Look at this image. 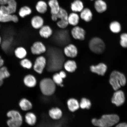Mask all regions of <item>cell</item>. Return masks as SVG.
Returning a JSON list of instances; mask_svg holds the SVG:
<instances>
[{"instance_id": "6da1fadb", "label": "cell", "mask_w": 127, "mask_h": 127, "mask_svg": "<svg viewBox=\"0 0 127 127\" xmlns=\"http://www.w3.org/2000/svg\"><path fill=\"white\" fill-rule=\"evenodd\" d=\"M120 117L115 114L105 115L102 116L100 119H93L92 123L96 126L99 127H110L118 123Z\"/></svg>"}, {"instance_id": "7a4b0ae2", "label": "cell", "mask_w": 127, "mask_h": 127, "mask_svg": "<svg viewBox=\"0 0 127 127\" xmlns=\"http://www.w3.org/2000/svg\"><path fill=\"white\" fill-rule=\"evenodd\" d=\"M109 82L114 90L117 91L122 86L126 85V79L123 73L115 70L111 73Z\"/></svg>"}, {"instance_id": "3957f363", "label": "cell", "mask_w": 127, "mask_h": 127, "mask_svg": "<svg viewBox=\"0 0 127 127\" xmlns=\"http://www.w3.org/2000/svg\"><path fill=\"white\" fill-rule=\"evenodd\" d=\"M56 84L52 79L45 78L42 79L39 83V87L42 94L45 96H50L55 93Z\"/></svg>"}, {"instance_id": "277c9868", "label": "cell", "mask_w": 127, "mask_h": 127, "mask_svg": "<svg viewBox=\"0 0 127 127\" xmlns=\"http://www.w3.org/2000/svg\"><path fill=\"white\" fill-rule=\"evenodd\" d=\"M0 10L4 13L13 14L16 11L17 4L15 0H0Z\"/></svg>"}, {"instance_id": "5b68a950", "label": "cell", "mask_w": 127, "mask_h": 127, "mask_svg": "<svg viewBox=\"0 0 127 127\" xmlns=\"http://www.w3.org/2000/svg\"><path fill=\"white\" fill-rule=\"evenodd\" d=\"M8 117L10 118L7 122L9 127H20L23 123L22 116L18 111L12 110L7 113Z\"/></svg>"}, {"instance_id": "8992f818", "label": "cell", "mask_w": 127, "mask_h": 127, "mask_svg": "<svg viewBox=\"0 0 127 127\" xmlns=\"http://www.w3.org/2000/svg\"><path fill=\"white\" fill-rule=\"evenodd\" d=\"M89 47L92 51L97 54L103 53L105 48V44L103 41L97 37L93 38L90 40Z\"/></svg>"}, {"instance_id": "52a82bcc", "label": "cell", "mask_w": 127, "mask_h": 127, "mask_svg": "<svg viewBox=\"0 0 127 127\" xmlns=\"http://www.w3.org/2000/svg\"><path fill=\"white\" fill-rule=\"evenodd\" d=\"M68 15L67 11L61 7L57 14L58 20L57 22V25L59 28L64 29L67 28L69 25L68 21Z\"/></svg>"}, {"instance_id": "ba28073f", "label": "cell", "mask_w": 127, "mask_h": 127, "mask_svg": "<svg viewBox=\"0 0 127 127\" xmlns=\"http://www.w3.org/2000/svg\"><path fill=\"white\" fill-rule=\"evenodd\" d=\"M47 64L46 59L43 56L39 55L36 59L32 68L36 72L41 74L43 72Z\"/></svg>"}, {"instance_id": "9c48e42d", "label": "cell", "mask_w": 127, "mask_h": 127, "mask_svg": "<svg viewBox=\"0 0 127 127\" xmlns=\"http://www.w3.org/2000/svg\"><path fill=\"white\" fill-rule=\"evenodd\" d=\"M31 50L33 55L39 56L46 52L47 48L43 43L37 41L34 42L31 46Z\"/></svg>"}, {"instance_id": "30bf717a", "label": "cell", "mask_w": 127, "mask_h": 127, "mask_svg": "<svg viewBox=\"0 0 127 127\" xmlns=\"http://www.w3.org/2000/svg\"><path fill=\"white\" fill-rule=\"evenodd\" d=\"M63 52L66 57L70 58H75L78 54L77 47L72 44H70L66 45L64 48Z\"/></svg>"}, {"instance_id": "8fae6325", "label": "cell", "mask_w": 127, "mask_h": 127, "mask_svg": "<svg viewBox=\"0 0 127 127\" xmlns=\"http://www.w3.org/2000/svg\"><path fill=\"white\" fill-rule=\"evenodd\" d=\"M71 34L74 39L83 40L85 38L86 32L83 29L80 27L76 26L71 30Z\"/></svg>"}, {"instance_id": "7c38bea8", "label": "cell", "mask_w": 127, "mask_h": 127, "mask_svg": "<svg viewBox=\"0 0 127 127\" xmlns=\"http://www.w3.org/2000/svg\"><path fill=\"white\" fill-rule=\"evenodd\" d=\"M125 100L124 93L121 90H118L114 93L112 99L113 104L117 106H120L123 105Z\"/></svg>"}, {"instance_id": "4fadbf2b", "label": "cell", "mask_w": 127, "mask_h": 127, "mask_svg": "<svg viewBox=\"0 0 127 127\" xmlns=\"http://www.w3.org/2000/svg\"><path fill=\"white\" fill-rule=\"evenodd\" d=\"M107 67L105 64L101 63L96 65L90 66V70L92 72L97 74L98 75L104 76L107 71Z\"/></svg>"}, {"instance_id": "5bb4252c", "label": "cell", "mask_w": 127, "mask_h": 127, "mask_svg": "<svg viewBox=\"0 0 127 127\" xmlns=\"http://www.w3.org/2000/svg\"><path fill=\"white\" fill-rule=\"evenodd\" d=\"M31 25L33 28L39 30L44 25V21L43 17L39 15L33 16L31 20Z\"/></svg>"}, {"instance_id": "9a60e30c", "label": "cell", "mask_w": 127, "mask_h": 127, "mask_svg": "<svg viewBox=\"0 0 127 127\" xmlns=\"http://www.w3.org/2000/svg\"><path fill=\"white\" fill-rule=\"evenodd\" d=\"M18 21V17L16 15L4 13L0 10V22L6 23L13 22L16 23Z\"/></svg>"}, {"instance_id": "2e32d148", "label": "cell", "mask_w": 127, "mask_h": 127, "mask_svg": "<svg viewBox=\"0 0 127 127\" xmlns=\"http://www.w3.org/2000/svg\"><path fill=\"white\" fill-rule=\"evenodd\" d=\"M39 33L41 37L45 39H47L52 35L53 31L50 26L44 25L39 30Z\"/></svg>"}, {"instance_id": "e0dca14e", "label": "cell", "mask_w": 127, "mask_h": 127, "mask_svg": "<svg viewBox=\"0 0 127 127\" xmlns=\"http://www.w3.org/2000/svg\"><path fill=\"white\" fill-rule=\"evenodd\" d=\"M94 7L96 12L99 13L105 12L107 9V3L104 0H96Z\"/></svg>"}, {"instance_id": "ac0fdd59", "label": "cell", "mask_w": 127, "mask_h": 127, "mask_svg": "<svg viewBox=\"0 0 127 127\" xmlns=\"http://www.w3.org/2000/svg\"><path fill=\"white\" fill-rule=\"evenodd\" d=\"M48 8L47 3L43 0H39L38 1L35 6L36 11L41 14L46 13L47 12Z\"/></svg>"}, {"instance_id": "d6986e66", "label": "cell", "mask_w": 127, "mask_h": 127, "mask_svg": "<svg viewBox=\"0 0 127 127\" xmlns=\"http://www.w3.org/2000/svg\"><path fill=\"white\" fill-rule=\"evenodd\" d=\"M80 18L86 22L91 21L93 19V13L88 8H84L80 12Z\"/></svg>"}, {"instance_id": "ffe728a7", "label": "cell", "mask_w": 127, "mask_h": 127, "mask_svg": "<svg viewBox=\"0 0 127 127\" xmlns=\"http://www.w3.org/2000/svg\"><path fill=\"white\" fill-rule=\"evenodd\" d=\"M47 4L48 7L50 8L51 15L58 13L61 7L58 0H49Z\"/></svg>"}, {"instance_id": "44dd1931", "label": "cell", "mask_w": 127, "mask_h": 127, "mask_svg": "<svg viewBox=\"0 0 127 127\" xmlns=\"http://www.w3.org/2000/svg\"><path fill=\"white\" fill-rule=\"evenodd\" d=\"M63 67L68 72H74L77 68V63L74 60H68L64 64Z\"/></svg>"}, {"instance_id": "7402d4cb", "label": "cell", "mask_w": 127, "mask_h": 127, "mask_svg": "<svg viewBox=\"0 0 127 127\" xmlns=\"http://www.w3.org/2000/svg\"><path fill=\"white\" fill-rule=\"evenodd\" d=\"M70 7L72 12H80L84 8L83 2L81 0H74L71 3Z\"/></svg>"}, {"instance_id": "603a6c76", "label": "cell", "mask_w": 127, "mask_h": 127, "mask_svg": "<svg viewBox=\"0 0 127 127\" xmlns=\"http://www.w3.org/2000/svg\"><path fill=\"white\" fill-rule=\"evenodd\" d=\"M23 81L25 85L30 88L35 87L37 83L36 77L31 74H29L25 76L24 78Z\"/></svg>"}, {"instance_id": "cb8c5ba5", "label": "cell", "mask_w": 127, "mask_h": 127, "mask_svg": "<svg viewBox=\"0 0 127 127\" xmlns=\"http://www.w3.org/2000/svg\"><path fill=\"white\" fill-rule=\"evenodd\" d=\"M80 17L77 13L72 12L69 14L68 21L69 25L73 26H77L79 23Z\"/></svg>"}, {"instance_id": "d4e9b609", "label": "cell", "mask_w": 127, "mask_h": 127, "mask_svg": "<svg viewBox=\"0 0 127 127\" xmlns=\"http://www.w3.org/2000/svg\"><path fill=\"white\" fill-rule=\"evenodd\" d=\"M63 112L61 109L58 107L52 108L49 111L50 117L54 120H58L62 118Z\"/></svg>"}, {"instance_id": "484cf974", "label": "cell", "mask_w": 127, "mask_h": 127, "mask_svg": "<svg viewBox=\"0 0 127 127\" xmlns=\"http://www.w3.org/2000/svg\"><path fill=\"white\" fill-rule=\"evenodd\" d=\"M67 104L68 109L72 112H75L80 107L78 101L73 98H70L68 99Z\"/></svg>"}, {"instance_id": "4316f807", "label": "cell", "mask_w": 127, "mask_h": 127, "mask_svg": "<svg viewBox=\"0 0 127 127\" xmlns=\"http://www.w3.org/2000/svg\"><path fill=\"white\" fill-rule=\"evenodd\" d=\"M26 123L30 126H33L35 124L37 118L35 114L32 112L28 113L25 116Z\"/></svg>"}, {"instance_id": "83f0119b", "label": "cell", "mask_w": 127, "mask_h": 127, "mask_svg": "<svg viewBox=\"0 0 127 127\" xmlns=\"http://www.w3.org/2000/svg\"><path fill=\"white\" fill-rule=\"evenodd\" d=\"M19 105L22 110L24 111L29 110L32 108V104L31 101L25 98L21 100Z\"/></svg>"}, {"instance_id": "f1b7e54d", "label": "cell", "mask_w": 127, "mask_h": 127, "mask_svg": "<svg viewBox=\"0 0 127 127\" xmlns=\"http://www.w3.org/2000/svg\"><path fill=\"white\" fill-rule=\"evenodd\" d=\"M32 13V10L31 7L27 6H23L20 8L19 11V15L22 18H25L30 15Z\"/></svg>"}, {"instance_id": "f546056e", "label": "cell", "mask_w": 127, "mask_h": 127, "mask_svg": "<svg viewBox=\"0 0 127 127\" xmlns=\"http://www.w3.org/2000/svg\"><path fill=\"white\" fill-rule=\"evenodd\" d=\"M15 55L17 58L21 60L26 58L27 55V52L26 49L23 47H19L16 49Z\"/></svg>"}, {"instance_id": "4dcf8cb0", "label": "cell", "mask_w": 127, "mask_h": 127, "mask_svg": "<svg viewBox=\"0 0 127 127\" xmlns=\"http://www.w3.org/2000/svg\"><path fill=\"white\" fill-rule=\"evenodd\" d=\"M109 29L111 32L114 33H118L121 30V26L120 24L118 21H113L110 23L109 26Z\"/></svg>"}, {"instance_id": "1f68e13d", "label": "cell", "mask_w": 127, "mask_h": 127, "mask_svg": "<svg viewBox=\"0 0 127 127\" xmlns=\"http://www.w3.org/2000/svg\"><path fill=\"white\" fill-rule=\"evenodd\" d=\"M9 76L10 74L7 67L2 66L0 68V87L2 85L3 79L8 77Z\"/></svg>"}, {"instance_id": "d6a6232c", "label": "cell", "mask_w": 127, "mask_h": 127, "mask_svg": "<svg viewBox=\"0 0 127 127\" xmlns=\"http://www.w3.org/2000/svg\"><path fill=\"white\" fill-rule=\"evenodd\" d=\"M20 64L22 67L28 69H31L33 67L32 62L31 60L26 58L21 60Z\"/></svg>"}, {"instance_id": "836d02e7", "label": "cell", "mask_w": 127, "mask_h": 127, "mask_svg": "<svg viewBox=\"0 0 127 127\" xmlns=\"http://www.w3.org/2000/svg\"><path fill=\"white\" fill-rule=\"evenodd\" d=\"M79 106L82 109H90L91 106V103L89 100L83 98L81 100Z\"/></svg>"}, {"instance_id": "e575fe53", "label": "cell", "mask_w": 127, "mask_h": 127, "mask_svg": "<svg viewBox=\"0 0 127 127\" xmlns=\"http://www.w3.org/2000/svg\"><path fill=\"white\" fill-rule=\"evenodd\" d=\"M52 79L56 85H60L61 87L63 86L62 83L63 79L60 77L58 73L54 74Z\"/></svg>"}, {"instance_id": "d590c367", "label": "cell", "mask_w": 127, "mask_h": 127, "mask_svg": "<svg viewBox=\"0 0 127 127\" xmlns=\"http://www.w3.org/2000/svg\"><path fill=\"white\" fill-rule=\"evenodd\" d=\"M120 38L121 45L124 48H127V33H123L121 35Z\"/></svg>"}, {"instance_id": "8d00e7d4", "label": "cell", "mask_w": 127, "mask_h": 127, "mask_svg": "<svg viewBox=\"0 0 127 127\" xmlns=\"http://www.w3.org/2000/svg\"><path fill=\"white\" fill-rule=\"evenodd\" d=\"M10 41L8 40L4 41L2 45V47L3 50H7V49L10 46Z\"/></svg>"}, {"instance_id": "74e56055", "label": "cell", "mask_w": 127, "mask_h": 127, "mask_svg": "<svg viewBox=\"0 0 127 127\" xmlns=\"http://www.w3.org/2000/svg\"><path fill=\"white\" fill-rule=\"evenodd\" d=\"M60 77L63 79L65 78L66 77V73L64 71L61 70L58 73Z\"/></svg>"}, {"instance_id": "f35d334b", "label": "cell", "mask_w": 127, "mask_h": 127, "mask_svg": "<svg viewBox=\"0 0 127 127\" xmlns=\"http://www.w3.org/2000/svg\"><path fill=\"white\" fill-rule=\"evenodd\" d=\"M51 17L52 20L53 22H57L58 20L57 14H52Z\"/></svg>"}, {"instance_id": "ab89813d", "label": "cell", "mask_w": 127, "mask_h": 127, "mask_svg": "<svg viewBox=\"0 0 127 127\" xmlns=\"http://www.w3.org/2000/svg\"><path fill=\"white\" fill-rule=\"evenodd\" d=\"M116 127H127V123H120L117 125Z\"/></svg>"}, {"instance_id": "60d3db41", "label": "cell", "mask_w": 127, "mask_h": 127, "mask_svg": "<svg viewBox=\"0 0 127 127\" xmlns=\"http://www.w3.org/2000/svg\"><path fill=\"white\" fill-rule=\"evenodd\" d=\"M4 61L1 57L0 56V68L2 67L3 65L4 64Z\"/></svg>"}, {"instance_id": "b9f144b4", "label": "cell", "mask_w": 127, "mask_h": 127, "mask_svg": "<svg viewBox=\"0 0 127 127\" xmlns=\"http://www.w3.org/2000/svg\"><path fill=\"white\" fill-rule=\"evenodd\" d=\"M1 38L0 36V44H1Z\"/></svg>"}, {"instance_id": "7bdbcfd3", "label": "cell", "mask_w": 127, "mask_h": 127, "mask_svg": "<svg viewBox=\"0 0 127 127\" xmlns=\"http://www.w3.org/2000/svg\"><path fill=\"white\" fill-rule=\"evenodd\" d=\"M91 0V1H93V0Z\"/></svg>"}]
</instances>
